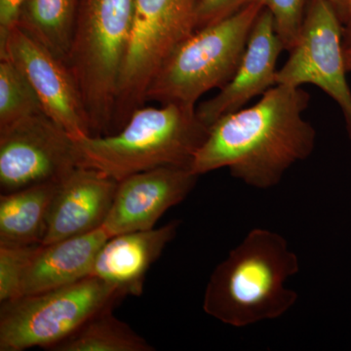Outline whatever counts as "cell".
I'll return each instance as SVG.
<instances>
[{"label": "cell", "mask_w": 351, "mask_h": 351, "mask_svg": "<svg viewBox=\"0 0 351 351\" xmlns=\"http://www.w3.org/2000/svg\"><path fill=\"white\" fill-rule=\"evenodd\" d=\"M309 100L301 87L270 88L255 105L228 113L210 127L191 170L201 176L228 168L254 188L276 186L291 166L313 154L316 132L302 117Z\"/></svg>", "instance_id": "6da1fadb"}, {"label": "cell", "mask_w": 351, "mask_h": 351, "mask_svg": "<svg viewBox=\"0 0 351 351\" xmlns=\"http://www.w3.org/2000/svg\"><path fill=\"white\" fill-rule=\"evenodd\" d=\"M299 270V258L282 235L263 228L252 230L214 269L203 309L237 328L276 319L297 302V293L285 283Z\"/></svg>", "instance_id": "7a4b0ae2"}, {"label": "cell", "mask_w": 351, "mask_h": 351, "mask_svg": "<svg viewBox=\"0 0 351 351\" xmlns=\"http://www.w3.org/2000/svg\"><path fill=\"white\" fill-rule=\"evenodd\" d=\"M209 128L195 105L141 107L117 133L75 141L78 166L93 168L117 181L162 166H189Z\"/></svg>", "instance_id": "3957f363"}, {"label": "cell", "mask_w": 351, "mask_h": 351, "mask_svg": "<svg viewBox=\"0 0 351 351\" xmlns=\"http://www.w3.org/2000/svg\"><path fill=\"white\" fill-rule=\"evenodd\" d=\"M134 18V0H80L68 64L93 137L113 134L115 106Z\"/></svg>", "instance_id": "277c9868"}, {"label": "cell", "mask_w": 351, "mask_h": 351, "mask_svg": "<svg viewBox=\"0 0 351 351\" xmlns=\"http://www.w3.org/2000/svg\"><path fill=\"white\" fill-rule=\"evenodd\" d=\"M263 8V0H254L230 17L196 29L164 62L145 100L195 105L203 94L225 86L239 68Z\"/></svg>", "instance_id": "5b68a950"}, {"label": "cell", "mask_w": 351, "mask_h": 351, "mask_svg": "<svg viewBox=\"0 0 351 351\" xmlns=\"http://www.w3.org/2000/svg\"><path fill=\"white\" fill-rule=\"evenodd\" d=\"M126 295L96 276L63 287L1 302L0 350H49L77 331L92 316L115 306Z\"/></svg>", "instance_id": "8992f818"}, {"label": "cell", "mask_w": 351, "mask_h": 351, "mask_svg": "<svg viewBox=\"0 0 351 351\" xmlns=\"http://www.w3.org/2000/svg\"><path fill=\"white\" fill-rule=\"evenodd\" d=\"M197 0H134L131 38L117 93L113 133L147 103L145 95L164 62L195 32Z\"/></svg>", "instance_id": "52a82bcc"}, {"label": "cell", "mask_w": 351, "mask_h": 351, "mask_svg": "<svg viewBox=\"0 0 351 351\" xmlns=\"http://www.w3.org/2000/svg\"><path fill=\"white\" fill-rule=\"evenodd\" d=\"M343 27L326 0H309L302 36L276 73V84H313L338 104L351 138V90L346 80Z\"/></svg>", "instance_id": "ba28073f"}, {"label": "cell", "mask_w": 351, "mask_h": 351, "mask_svg": "<svg viewBox=\"0 0 351 351\" xmlns=\"http://www.w3.org/2000/svg\"><path fill=\"white\" fill-rule=\"evenodd\" d=\"M75 142L45 113L0 130V189L61 182L77 167Z\"/></svg>", "instance_id": "9c48e42d"}, {"label": "cell", "mask_w": 351, "mask_h": 351, "mask_svg": "<svg viewBox=\"0 0 351 351\" xmlns=\"http://www.w3.org/2000/svg\"><path fill=\"white\" fill-rule=\"evenodd\" d=\"M22 71L43 105L44 113L75 141L91 136L82 92L69 64L15 25L0 40V59Z\"/></svg>", "instance_id": "30bf717a"}, {"label": "cell", "mask_w": 351, "mask_h": 351, "mask_svg": "<svg viewBox=\"0 0 351 351\" xmlns=\"http://www.w3.org/2000/svg\"><path fill=\"white\" fill-rule=\"evenodd\" d=\"M198 177L189 166L170 165L124 178L101 228L110 237L154 228L166 211L186 199Z\"/></svg>", "instance_id": "8fae6325"}, {"label": "cell", "mask_w": 351, "mask_h": 351, "mask_svg": "<svg viewBox=\"0 0 351 351\" xmlns=\"http://www.w3.org/2000/svg\"><path fill=\"white\" fill-rule=\"evenodd\" d=\"M284 50L267 8L258 16L239 68L217 96L196 108L201 121L210 129L217 120L237 112L252 99L276 85L277 60Z\"/></svg>", "instance_id": "7c38bea8"}, {"label": "cell", "mask_w": 351, "mask_h": 351, "mask_svg": "<svg viewBox=\"0 0 351 351\" xmlns=\"http://www.w3.org/2000/svg\"><path fill=\"white\" fill-rule=\"evenodd\" d=\"M119 181L101 171L77 166L60 182L43 245L94 232L103 226Z\"/></svg>", "instance_id": "4fadbf2b"}, {"label": "cell", "mask_w": 351, "mask_h": 351, "mask_svg": "<svg viewBox=\"0 0 351 351\" xmlns=\"http://www.w3.org/2000/svg\"><path fill=\"white\" fill-rule=\"evenodd\" d=\"M179 225L173 221L161 228L110 237L98 252L91 276L112 284L125 295H140L147 271L174 239Z\"/></svg>", "instance_id": "5bb4252c"}, {"label": "cell", "mask_w": 351, "mask_h": 351, "mask_svg": "<svg viewBox=\"0 0 351 351\" xmlns=\"http://www.w3.org/2000/svg\"><path fill=\"white\" fill-rule=\"evenodd\" d=\"M110 237L100 228L85 234L39 245L25 274L23 295L63 287L91 276L98 252Z\"/></svg>", "instance_id": "9a60e30c"}, {"label": "cell", "mask_w": 351, "mask_h": 351, "mask_svg": "<svg viewBox=\"0 0 351 351\" xmlns=\"http://www.w3.org/2000/svg\"><path fill=\"white\" fill-rule=\"evenodd\" d=\"M61 182H44L1 193L0 243H43L51 206Z\"/></svg>", "instance_id": "2e32d148"}, {"label": "cell", "mask_w": 351, "mask_h": 351, "mask_svg": "<svg viewBox=\"0 0 351 351\" xmlns=\"http://www.w3.org/2000/svg\"><path fill=\"white\" fill-rule=\"evenodd\" d=\"M80 0H24L16 25L68 64Z\"/></svg>", "instance_id": "e0dca14e"}, {"label": "cell", "mask_w": 351, "mask_h": 351, "mask_svg": "<svg viewBox=\"0 0 351 351\" xmlns=\"http://www.w3.org/2000/svg\"><path fill=\"white\" fill-rule=\"evenodd\" d=\"M114 306L92 316L69 338L51 348L52 351H152L154 346L125 322L115 317Z\"/></svg>", "instance_id": "ac0fdd59"}, {"label": "cell", "mask_w": 351, "mask_h": 351, "mask_svg": "<svg viewBox=\"0 0 351 351\" xmlns=\"http://www.w3.org/2000/svg\"><path fill=\"white\" fill-rule=\"evenodd\" d=\"M44 113L31 83L9 59H0V130Z\"/></svg>", "instance_id": "d6986e66"}, {"label": "cell", "mask_w": 351, "mask_h": 351, "mask_svg": "<svg viewBox=\"0 0 351 351\" xmlns=\"http://www.w3.org/2000/svg\"><path fill=\"white\" fill-rule=\"evenodd\" d=\"M39 245L0 243V302L22 297L25 274Z\"/></svg>", "instance_id": "ffe728a7"}, {"label": "cell", "mask_w": 351, "mask_h": 351, "mask_svg": "<svg viewBox=\"0 0 351 351\" xmlns=\"http://www.w3.org/2000/svg\"><path fill=\"white\" fill-rule=\"evenodd\" d=\"M263 3L271 13L284 50L290 52L301 38L309 0H263Z\"/></svg>", "instance_id": "44dd1931"}, {"label": "cell", "mask_w": 351, "mask_h": 351, "mask_svg": "<svg viewBox=\"0 0 351 351\" xmlns=\"http://www.w3.org/2000/svg\"><path fill=\"white\" fill-rule=\"evenodd\" d=\"M253 1L254 0H197L195 31L230 17Z\"/></svg>", "instance_id": "7402d4cb"}, {"label": "cell", "mask_w": 351, "mask_h": 351, "mask_svg": "<svg viewBox=\"0 0 351 351\" xmlns=\"http://www.w3.org/2000/svg\"><path fill=\"white\" fill-rule=\"evenodd\" d=\"M23 1L24 0H0V40L5 38L15 27Z\"/></svg>", "instance_id": "603a6c76"}, {"label": "cell", "mask_w": 351, "mask_h": 351, "mask_svg": "<svg viewBox=\"0 0 351 351\" xmlns=\"http://www.w3.org/2000/svg\"><path fill=\"white\" fill-rule=\"evenodd\" d=\"M343 25V31L351 29V0H326Z\"/></svg>", "instance_id": "cb8c5ba5"}, {"label": "cell", "mask_w": 351, "mask_h": 351, "mask_svg": "<svg viewBox=\"0 0 351 351\" xmlns=\"http://www.w3.org/2000/svg\"><path fill=\"white\" fill-rule=\"evenodd\" d=\"M343 50H351V29L343 31Z\"/></svg>", "instance_id": "d4e9b609"}, {"label": "cell", "mask_w": 351, "mask_h": 351, "mask_svg": "<svg viewBox=\"0 0 351 351\" xmlns=\"http://www.w3.org/2000/svg\"><path fill=\"white\" fill-rule=\"evenodd\" d=\"M345 63L348 71H351V50L345 51Z\"/></svg>", "instance_id": "484cf974"}]
</instances>
